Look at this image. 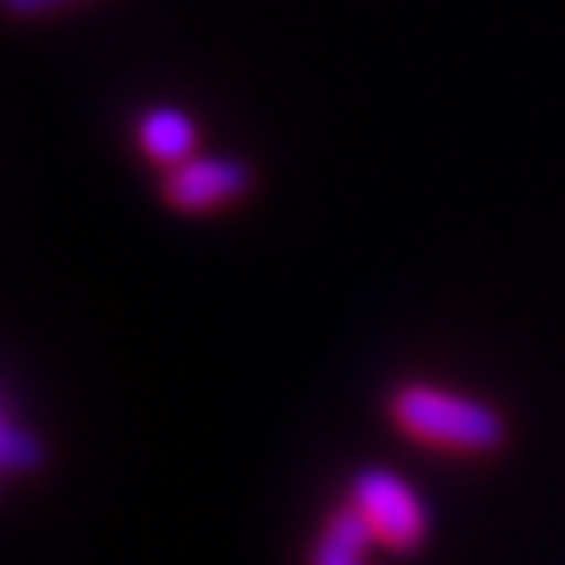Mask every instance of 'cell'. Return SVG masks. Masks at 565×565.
<instances>
[{
    "mask_svg": "<svg viewBox=\"0 0 565 565\" xmlns=\"http://www.w3.org/2000/svg\"><path fill=\"white\" fill-rule=\"evenodd\" d=\"M252 169L228 153H204V158H185L181 166H169L166 201L181 212H209L216 204H228L247 193Z\"/></svg>",
    "mask_w": 565,
    "mask_h": 565,
    "instance_id": "3957f363",
    "label": "cell"
},
{
    "mask_svg": "<svg viewBox=\"0 0 565 565\" xmlns=\"http://www.w3.org/2000/svg\"><path fill=\"white\" fill-rule=\"evenodd\" d=\"M388 413L408 436L436 448L494 451L507 440V420L487 401L459 397L436 385H401L388 401Z\"/></svg>",
    "mask_w": 565,
    "mask_h": 565,
    "instance_id": "6da1fadb",
    "label": "cell"
},
{
    "mask_svg": "<svg viewBox=\"0 0 565 565\" xmlns=\"http://www.w3.org/2000/svg\"><path fill=\"white\" fill-rule=\"evenodd\" d=\"M353 507L370 519L377 542L393 550H413L428 534V514H424L420 494L413 483L388 468H362L353 476Z\"/></svg>",
    "mask_w": 565,
    "mask_h": 565,
    "instance_id": "7a4b0ae2",
    "label": "cell"
},
{
    "mask_svg": "<svg viewBox=\"0 0 565 565\" xmlns=\"http://www.w3.org/2000/svg\"><path fill=\"white\" fill-rule=\"evenodd\" d=\"M63 4H75V0H4V12L9 17H44V12L63 9Z\"/></svg>",
    "mask_w": 565,
    "mask_h": 565,
    "instance_id": "52a82bcc",
    "label": "cell"
},
{
    "mask_svg": "<svg viewBox=\"0 0 565 565\" xmlns=\"http://www.w3.org/2000/svg\"><path fill=\"white\" fill-rule=\"evenodd\" d=\"M138 146L161 166H181L185 158H193L196 122L177 106H150L138 118Z\"/></svg>",
    "mask_w": 565,
    "mask_h": 565,
    "instance_id": "277c9868",
    "label": "cell"
},
{
    "mask_svg": "<svg viewBox=\"0 0 565 565\" xmlns=\"http://www.w3.org/2000/svg\"><path fill=\"white\" fill-rule=\"evenodd\" d=\"M373 542H377V534H373L370 519L353 503H345L327 519L318 546L310 550V565H362Z\"/></svg>",
    "mask_w": 565,
    "mask_h": 565,
    "instance_id": "5b68a950",
    "label": "cell"
},
{
    "mask_svg": "<svg viewBox=\"0 0 565 565\" xmlns=\"http://www.w3.org/2000/svg\"><path fill=\"white\" fill-rule=\"evenodd\" d=\"M0 463H4L9 476L35 471L40 463H44V444L35 440V433L20 428V420L12 413L4 416V424H0Z\"/></svg>",
    "mask_w": 565,
    "mask_h": 565,
    "instance_id": "8992f818",
    "label": "cell"
}]
</instances>
